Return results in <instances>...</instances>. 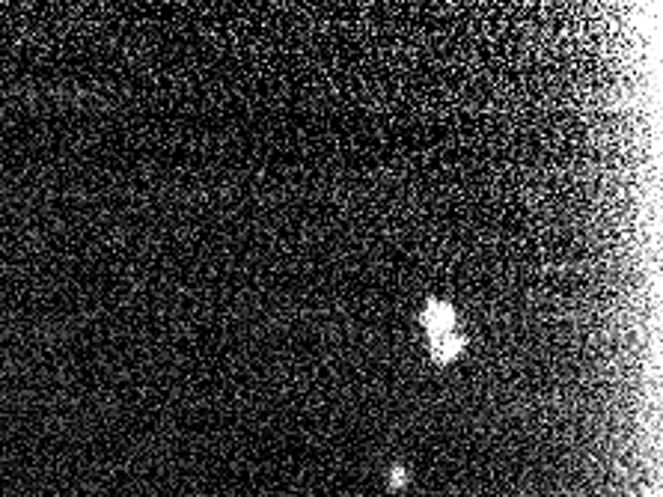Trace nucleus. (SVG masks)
Returning <instances> with one entry per match:
<instances>
[{
  "mask_svg": "<svg viewBox=\"0 0 663 497\" xmlns=\"http://www.w3.org/2000/svg\"><path fill=\"white\" fill-rule=\"evenodd\" d=\"M423 325L429 331V349L432 355L441 361V364H449L455 361L464 346H467V337L461 334L458 328V316L449 304L443 301H429L426 304V313H423Z\"/></svg>",
  "mask_w": 663,
  "mask_h": 497,
  "instance_id": "f257e3e1",
  "label": "nucleus"
}]
</instances>
